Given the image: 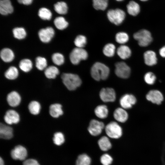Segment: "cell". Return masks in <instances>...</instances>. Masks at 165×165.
<instances>
[{
  "instance_id": "obj_1",
  "label": "cell",
  "mask_w": 165,
  "mask_h": 165,
  "mask_svg": "<svg viewBox=\"0 0 165 165\" xmlns=\"http://www.w3.org/2000/svg\"><path fill=\"white\" fill-rule=\"evenodd\" d=\"M109 72L108 67L99 62L95 63L92 66L90 71L92 77L97 81L106 79L109 76Z\"/></svg>"
},
{
  "instance_id": "obj_2",
  "label": "cell",
  "mask_w": 165,
  "mask_h": 165,
  "mask_svg": "<svg viewBox=\"0 0 165 165\" xmlns=\"http://www.w3.org/2000/svg\"><path fill=\"white\" fill-rule=\"evenodd\" d=\"M62 82L69 90H74L81 85L82 81L77 75L71 73H64L61 76Z\"/></svg>"
},
{
  "instance_id": "obj_3",
  "label": "cell",
  "mask_w": 165,
  "mask_h": 165,
  "mask_svg": "<svg viewBox=\"0 0 165 165\" xmlns=\"http://www.w3.org/2000/svg\"><path fill=\"white\" fill-rule=\"evenodd\" d=\"M134 38L138 41L139 45L142 47L147 46L152 42V39L148 31L142 29L134 33Z\"/></svg>"
},
{
  "instance_id": "obj_4",
  "label": "cell",
  "mask_w": 165,
  "mask_h": 165,
  "mask_svg": "<svg viewBox=\"0 0 165 165\" xmlns=\"http://www.w3.org/2000/svg\"><path fill=\"white\" fill-rule=\"evenodd\" d=\"M88 57V54L86 50L83 48L76 47L71 52L69 58L73 64L77 65L81 61L86 60Z\"/></svg>"
},
{
  "instance_id": "obj_5",
  "label": "cell",
  "mask_w": 165,
  "mask_h": 165,
  "mask_svg": "<svg viewBox=\"0 0 165 165\" xmlns=\"http://www.w3.org/2000/svg\"><path fill=\"white\" fill-rule=\"evenodd\" d=\"M107 16L111 22L118 25L123 22L125 18L126 15L123 10L116 9L114 10H109L107 13Z\"/></svg>"
},
{
  "instance_id": "obj_6",
  "label": "cell",
  "mask_w": 165,
  "mask_h": 165,
  "mask_svg": "<svg viewBox=\"0 0 165 165\" xmlns=\"http://www.w3.org/2000/svg\"><path fill=\"white\" fill-rule=\"evenodd\" d=\"M105 131L107 135L112 138H119L122 134L121 127L116 122L114 121L110 122L106 126Z\"/></svg>"
},
{
  "instance_id": "obj_7",
  "label": "cell",
  "mask_w": 165,
  "mask_h": 165,
  "mask_svg": "<svg viewBox=\"0 0 165 165\" xmlns=\"http://www.w3.org/2000/svg\"><path fill=\"white\" fill-rule=\"evenodd\" d=\"M115 73L118 77L127 79L128 78L130 73V67L123 62L116 63L115 64Z\"/></svg>"
},
{
  "instance_id": "obj_8",
  "label": "cell",
  "mask_w": 165,
  "mask_h": 165,
  "mask_svg": "<svg viewBox=\"0 0 165 165\" xmlns=\"http://www.w3.org/2000/svg\"><path fill=\"white\" fill-rule=\"evenodd\" d=\"M105 127L103 123L97 120L93 119L89 123L88 130L92 135L97 136L100 134Z\"/></svg>"
},
{
  "instance_id": "obj_9",
  "label": "cell",
  "mask_w": 165,
  "mask_h": 165,
  "mask_svg": "<svg viewBox=\"0 0 165 165\" xmlns=\"http://www.w3.org/2000/svg\"><path fill=\"white\" fill-rule=\"evenodd\" d=\"M99 96L102 101L105 102H113L116 99L115 91L111 88H102L100 92Z\"/></svg>"
},
{
  "instance_id": "obj_10",
  "label": "cell",
  "mask_w": 165,
  "mask_h": 165,
  "mask_svg": "<svg viewBox=\"0 0 165 165\" xmlns=\"http://www.w3.org/2000/svg\"><path fill=\"white\" fill-rule=\"evenodd\" d=\"M12 158L14 160H24L27 156L26 148L21 145L16 146L11 152Z\"/></svg>"
},
{
  "instance_id": "obj_11",
  "label": "cell",
  "mask_w": 165,
  "mask_h": 165,
  "mask_svg": "<svg viewBox=\"0 0 165 165\" xmlns=\"http://www.w3.org/2000/svg\"><path fill=\"white\" fill-rule=\"evenodd\" d=\"M55 34L54 30L51 27L40 30L38 33L39 38L44 43L49 42L53 37Z\"/></svg>"
},
{
  "instance_id": "obj_12",
  "label": "cell",
  "mask_w": 165,
  "mask_h": 165,
  "mask_svg": "<svg viewBox=\"0 0 165 165\" xmlns=\"http://www.w3.org/2000/svg\"><path fill=\"white\" fill-rule=\"evenodd\" d=\"M5 122L9 125L17 124L20 120L19 114L15 111L12 109L7 110L4 117Z\"/></svg>"
},
{
  "instance_id": "obj_13",
  "label": "cell",
  "mask_w": 165,
  "mask_h": 165,
  "mask_svg": "<svg viewBox=\"0 0 165 165\" xmlns=\"http://www.w3.org/2000/svg\"><path fill=\"white\" fill-rule=\"evenodd\" d=\"M136 102V98L134 95L128 94L122 96L119 101L122 108L124 109L130 108Z\"/></svg>"
},
{
  "instance_id": "obj_14",
  "label": "cell",
  "mask_w": 165,
  "mask_h": 165,
  "mask_svg": "<svg viewBox=\"0 0 165 165\" xmlns=\"http://www.w3.org/2000/svg\"><path fill=\"white\" fill-rule=\"evenodd\" d=\"M147 100L153 103L160 104L163 100V96L159 90H153L149 91L146 95Z\"/></svg>"
},
{
  "instance_id": "obj_15",
  "label": "cell",
  "mask_w": 165,
  "mask_h": 165,
  "mask_svg": "<svg viewBox=\"0 0 165 165\" xmlns=\"http://www.w3.org/2000/svg\"><path fill=\"white\" fill-rule=\"evenodd\" d=\"M6 100L9 106L12 107H16L20 104L21 98L18 92L14 91L8 94L6 97Z\"/></svg>"
},
{
  "instance_id": "obj_16",
  "label": "cell",
  "mask_w": 165,
  "mask_h": 165,
  "mask_svg": "<svg viewBox=\"0 0 165 165\" xmlns=\"http://www.w3.org/2000/svg\"><path fill=\"white\" fill-rule=\"evenodd\" d=\"M13 136V129L11 127L3 123L0 124V137L5 139H10Z\"/></svg>"
},
{
  "instance_id": "obj_17",
  "label": "cell",
  "mask_w": 165,
  "mask_h": 165,
  "mask_svg": "<svg viewBox=\"0 0 165 165\" xmlns=\"http://www.w3.org/2000/svg\"><path fill=\"white\" fill-rule=\"evenodd\" d=\"M13 8L9 0H1L0 13L2 15H6L13 12Z\"/></svg>"
},
{
  "instance_id": "obj_18",
  "label": "cell",
  "mask_w": 165,
  "mask_h": 165,
  "mask_svg": "<svg viewBox=\"0 0 165 165\" xmlns=\"http://www.w3.org/2000/svg\"><path fill=\"white\" fill-rule=\"evenodd\" d=\"M113 116L117 121L121 123H124L128 119V114L124 109L119 108L114 111Z\"/></svg>"
},
{
  "instance_id": "obj_19",
  "label": "cell",
  "mask_w": 165,
  "mask_h": 165,
  "mask_svg": "<svg viewBox=\"0 0 165 165\" xmlns=\"http://www.w3.org/2000/svg\"><path fill=\"white\" fill-rule=\"evenodd\" d=\"M145 62L149 66H152L157 63V59L155 52L152 50L145 52L144 54Z\"/></svg>"
},
{
  "instance_id": "obj_20",
  "label": "cell",
  "mask_w": 165,
  "mask_h": 165,
  "mask_svg": "<svg viewBox=\"0 0 165 165\" xmlns=\"http://www.w3.org/2000/svg\"><path fill=\"white\" fill-rule=\"evenodd\" d=\"M50 115L54 118H57L63 114L62 105L59 103L51 105L49 108Z\"/></svg>"
},
{
  "instance_id": "obj_21",
  "label": "cell",
  "mask_w": 165,
  "mask_h": 165,
  "mask_svg": "<svg viewBox=\"0 0 165 165\" xmlns=\"http://www.w3.org/2000/svg\"><path fill=\"white\" fill-rule=\"evenodd\" d=\"M117 53L122 59H126L130 56L131 52L128 46L125 45H122L117 49Z\"/></svg>"
},
{
  "instance_id": "obj_22",
  "label": "cell",
  "mask_w": 165,
  "mask_h": 165,
  "mask_svg": "<svg viewBox=\"0 0 165 165\" xmlns=\"http://www.w3.org/2000/svg\"><path fill=\"white\" fill-rule=\"evenodd\" d=\"M0 57L4 61L9 62L13 60L14 55L13 52L11 49L8 48H5L1 51Z\"/></svg>"
},
{
  "instance_id": "obj_23",
  "label": "cell",
  "mask_w": 165,
  "mask_h": 165,
  "mask_svg": "<svg viewBox=\"0 0 165 165\" xmlns=\"http://www.w3.org/2000/svg\"><path fill=\"white\" fill-rule=\"evenodd\" d=\"M127 7L128 13L131 15L136 16L140 12V6L134 1H130L127 5Z\"/></svg>"
},
{
  "instance_id": "obj_24",
  "label": "cell",
  "mask_w": 165,
  "mask_h": 165,
  "mask_svg": "<svg viewBox=\"0 0 165 165\" xmlns=\"http://www.w3.org/2000/svg\"><path fill=\"white\" fill-rule=\"evenodd\" d=\"M108 111L106 106L101 105L97 106L95 109L94 113L99 118L103 119L108 116Z\"/></svg>"
},
{
  "instance_id": "obj_25",
  "label": "cell",
  "mask_w": 165,
  "mask_h": 165,
  "mask_svg": "<svg viewBox=\"0 0 165 165\" xmlns=\"http://www.w3.org/2000/svg\"><path fill=\"white\" fill-rule=\"evenodd\" d=\"M98 143L100 148L103 151H107L112 147V144L109 139L105 136L101 137L99 140Z\"/></svg>"
},
{
  "instance_id": "obj_26",
  "label": "cell",
  "mask_w": 165,
  "mask_h": 165,
  "mask_svg": "<svg viewBox=\"0 0 165 165\" xmlns=\"http://www.w3.org/2000/svg\"><path fill=\"white\" fill-rule=\"evenodd\" d=\"M59 73V69L56 67L51 66L46 68L44 71L45 76L49 79H54Z\"/></svg>"
},
{
  "instance_id": "obj_27",
  "label": "cell",
  "mask_w": 165,
  "mask_h": 165,
  "mask_svg": "<svg viewBox=\"0 0 165 165\" xmlns=\"http://www.w3.org/2000/svg\"><path fill=\"white\" fill-rule=\"evenodd\" d=\"M28 108L30 112L34 115L38 114L41 109V105L39 102L33 101L30 102Z\"/></svg>"
},
{
  "instance_id": "obj_28",
  "label": "cell",
  "mask_w": 165,
  "mask_h": 165,
  "mask_svg": "<svg viewBox=\"0 0 165 165\" xmlns=\"http://www.w3.org/2000/svg\"><path fill=\"white\" fill-rule=\"evenodd\" d=\"M18 71L15 67H10L5 72V76L8 79L14 80L16 79L18 75Z\"/></svg>"
},
{
  "instance_id": "obj_29",
  "label": "cell",
  "mask_w": 165,
  "mask_h": 165,
  "mask_svg": "<svg viewBox=\"0 0 165 165\" xmlns=\"http://www.w3.org/2000/svg\"><path fill=\"white\" fill-rule=\"evenodd\" d=\"M20 68L23 72H28L32 68V63L31 61L28 59H24L21 60L19 64Z\"/></svg>"
},
{
  "instance_id": "obj_30",
  "label": "cell",
  "mask_w": 165,
  "mask_h": 165,
  "mask_svg": "<svg viewBox=\"0 0 165 165\" xmlns=\"http://www.w3.org/2000/svg\"><path fill=\"white\" fill-rule=\"evenodd\" d=\"M54 23L56 27L60 30L66 28L68 25V22L64 17L62 16L56 17L54 21Z\"/></svg>"
},
{
  "instance_id": "obj_31",
  "label": "cell",
  "mask_w": 165,
  "mask_h": 165,
  "mask_svg": "<svg viewBox=\"0 0 165 165\" xmlns=\"http://www.w3.org/2000/svg\"><path fill=\"white\" fill-rule=\"evenodd\" d=\"M54 9L56 12L60 14H66L68 11L67 4L63 2H58L54 5Z\"/></svg>"
},
{
  "instance_id": "obj_32",
  "label": "cell",
  "mask_w": 165,
  "mask_h": 165,
  "mask_svg": "<svg viewBox=\"0 0 165 165\" xmlns=\"http://www.w3.org/2000/svg\"><path fill=\"white\" fill-rule=\"evenodd\" d=\"M115 50V46L112 43H109L105 45L103 50V52L105 56L110 57L114 55Z\"/></svg>"
},
{
  "instance_id": "obj_33",
  "label": "cell",
  "mask_w": 165,
  "mask_h": 165,
  "mask_svg": "<svg viewBox=\"0 0 165 165\" xmlns=\"http://www.w3.org/2000/svg\"><path fill=\"white\" fill-rule=\"evenodd\" d=\"M91 159L86 154H83L79 155L77 159L76 165H90Z\"/></svg>"
},
{
  "instance_id": "obj_34",
  "label": "cell",
  "mask_w": 165,
  "mask_h": 165,
  "mask_svg": "<svg viewBox=\"0 0 165 165\" xmlns=\"http://www.w3.org/2000/svg\"><path fill=\"white\" fill-rule=\"evenodd\" d=\"M93 6L96 10H105L108 5V0H93Z\"/></svg>"
},
{
  "instance_id": "obj_35",
  "label": "cell",
  "mask_w": 165,
  "mask_h": 165,
  "mask_svg": "<svg viewBox=\"0 0 165 165\" xmlns=\"http://www.w3.org/2000/svg\"><path fill=\"white\" fill-rule=\"evenodd\" d=\"M39 17L43 20H50L52 17V13L47 9L45 8H40L38 12Z\"/></svg>"
},
{
  "instance_id": "obj_36",
  "label": "cell",
  "mask_w": 165,
  "mask_h": 165,
  "mask_svg": "<svg viewBox=\"0 0 165 165\" xmlns=\"http://www.w3.org/2000/svg\"><path fill=\"white\" fill-rule=\"evenodd\" d=\"M14 37L19 39L24 38L26 36V31L23 28H16L13 31Z\"/></svg>"
},
{
  "instance_id": "obj_37",
  "label": "cell",
  "mask_w": 165,
  "mask_h": 165,
  "mask_svg": "<svg viewBox=\"0 0 165 165\" xmlns=\"http://www.w3.org/2000/svg\"><path fill=\"white\" fill-rule=\"evenodd\" d=\"M129 36L125 32H121L117 33L115 36L116 42L120 44H124L128 42L129 40Z\"/></svg>"
},
{
  "instance_id": "obj_38",
  "label": "cell",
  "mask_w": 165,
  "mask_h": 165,
  "mask_svg": "<svg viewBox=\"0 0 165 165\" xmlns=\"http://www.w3.org/2000/svg\"><path fill=\"white\" fill-rule=\"evenodd\" d=\"M36 67L40 70H43L46 68L47 62L46 59L44 57H37L35 60Z\"/></svg>"
},
{
  "instance_id": "obj_39",
  "label": "cell",
  "mask_w": 165,
  "mask_h": 165,
  "mask_svg": "<svg viewBox=\"0 0 165 165\" xmlns=\"http://www.w3.org/2000/svg\"><path fill=\"white\" fill-rule=\"evenodd\" d=\"M87 42L86 38L84 35H80L77 36L74 41V44L76 47L83 48Z\"/></svg>"
},
{
  "instance_id": "obj_40",
  "label": "cell",
  "mask_w": 165,
  "mask_h": 165,
  "mask_svg": "<svg viewBox=\"0 0 165 165\" xmlns=\"http://www.w3.org/2000/svg\"><path fill=\"white\" fill-rule=\"evenodd\" d=\"M53 62L57 65H61L64 62V59L63 55L61 54L57 53H54L52 56Z\"/></svg>"
},
{
  "instance_id": "obj_41",
  "label": "cell",
  "mask_w": 165,
  "mask_h": 165,
  "mask_svg": "<svg viewBox=\"0 0 165 165\" xmlns=\"http://www.w3.org/2000/svg\"><path fill=\"white\" fill-rule=\"evenodd\" d=\"M64 136L62 133L57 132L54 134L53 141L56 145H60L64 143Z\"/></svg>"
},
{
  "instance_id": "obj_42",
  "label": "cell",
  "mask_w": 165,
  "mask_h": 165,
  "mask_svg": "<svg viewBox=\"0 0 165 165\" xmlns=\"http://www.w3.org/2000/svg\"><path fill=\"white\" fill-rule=\"evenodd\" d=\"M145 82L148 84L152 85L153 84L156 80V76L152 72H148L145 75L144 77Z\"/></svg>"
},
{
  "instance_id": "obj_43",
  "label": "cell",
  "mask_w": 165,
  "mask_h": 165,
  "mask_svg": "<svg viewBox=\"0 0 165 165\" xmlns=\"http://www.w3.org/2000/svg\"><path fill=\"white\" fill-rule=\"evenodd\" d=\"M112 161V158L107 154L103 155L100 158L101 162L103 165H110Z\"/></svg>"
},
{
  "instance_id": "obj_44",
  "label": "cell",
  "mask_w": 165,
  "mask_h": 165,
  "mask_svg": "<svg viewBox=\"0 0 165 165\" xmlns=\"http://www.w3.org/2000/svg\"><path fill=\"white\" fill-rule=\"evenodd\" d=\"M23 165H40L38 162L33 159H30L25 160Z\"/></svg>"
},
{
  "instance_id": "obj_45",
  "label": "cell",
  "mask_w": 165,
  "mask_h": 165,
  "mask_svg": "<svg viewBox=\"0 0 165 165\" xmlns=\"http://www.w3.org/2000/svg\"><path fill=\"white\" fill-rule=\"evenodd\" d=\"M33 0H17L18 2L25 5H29L31 4Z\"/></svg>"
},
{
  "instance_id": "obj_46",
  "label": "cell",
  "mask_w": 165,
  "mask_h": 165,
  "mask_svg": "<svg viewBox=\"0 0 165 165\" xmlns=\"http://www.w3.org/2000/svg\"><path fill=\"white\" fill-rule=\"evenodd\" d=\"M160 55L163 57H165V46L162 47L159 50Z\"/></svg>"
},
{
  "instance_id": "obj_47",
  "label": "cell",
  "mask_w": 165,
  "mask_h": 165,
  "mask_svg": "<svg viewBox=\"0 0 165 165\" xmlns=\"http://www.w3.org/2000/svg\"><path fill=\"white\" fill-rule=\"evenodd\" d=\"M0 165H4V161L1 157L0 158Z\"/></svg>"
},
{
  "instance_id": "obj_48",
  "label": "cell",
  "mask_w": 165,
  "mask_h": 165,
  "mask_svg": "<svg viewBox=\"0 0 165 165\" xmlns=\"http://www.w3.org/2000/svg\"><path fill=\"white\" fill-rule=\"evenodd\" d=\"M141 1H143V2H144V1H148V0H140Z\"/></svg>"
},
{
  "instance_id": "obj_49",
  "label": "cell",
  "mask_w": 165,
  "mask_h": 165,
  "mask_svg": "<svg viewBox=\"0 0 165 165\" xmlns=\"http://www.w3.org/2000/svg\"><path fill=\"white\" fill-rule=\"evenodd\" d=\"M116 0L118 1H123V0Z\"/></svg>"
}]
</instances>
